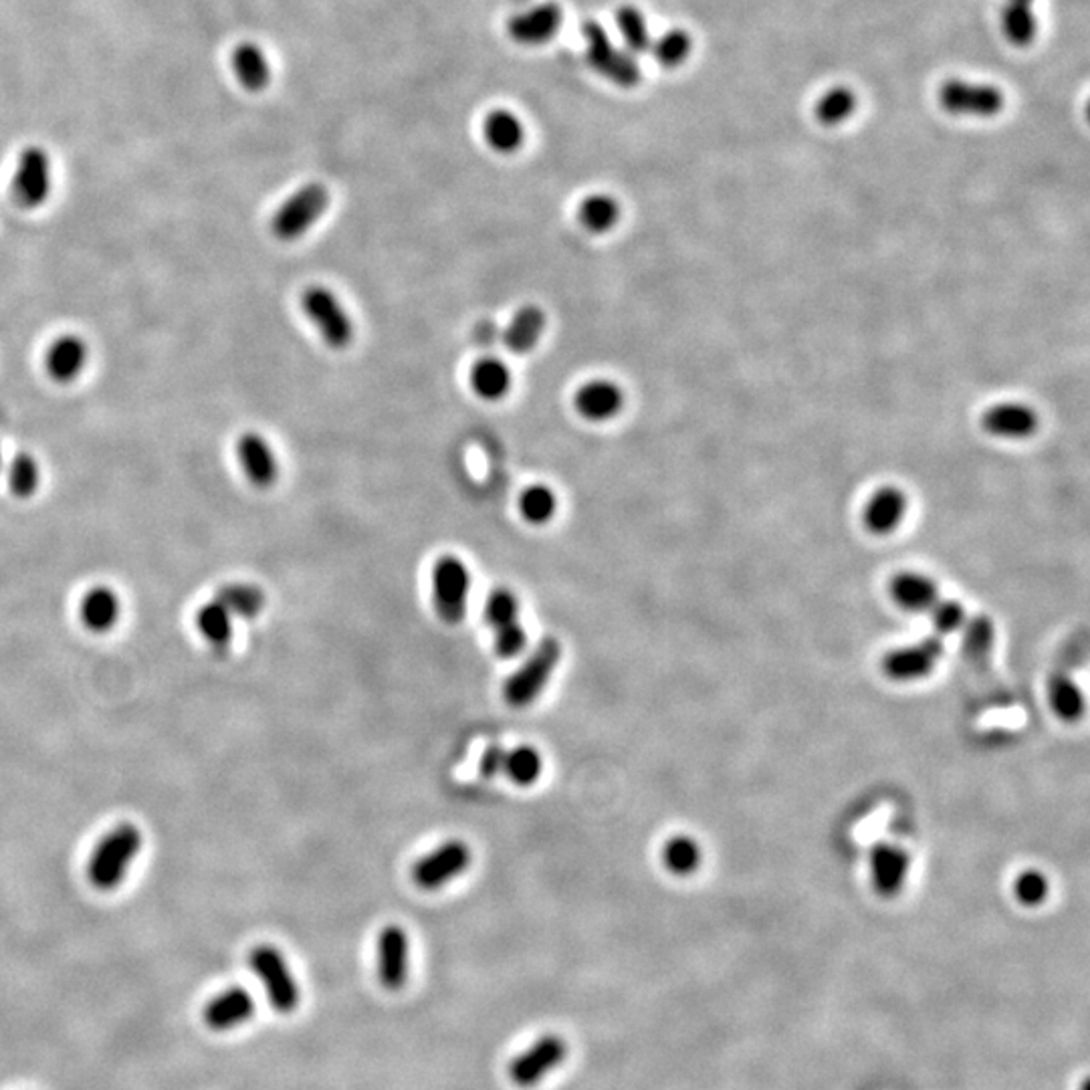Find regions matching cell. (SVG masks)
Returning <instances> with one entry per match:
<instances>
[{
	"mask_svg": "<svg viewBox=\"0 0 1090 1090\" xmlns=\"http://www.w3.org/2000/svg\"><path fill=\"white\" fill-rule=\"evenodd\" d=\"M470 387L483 401H499L511 390L510 368L501 359H481L470 370Z\"/></svg>",
	"mask_w": 1090,
	"mask_h": 1090,
	"instance_id": "83f0119b",
	"label": "cell"
},
{
	"mask_svg": "<svg viewBox=\"0 0 1090 1090\" xmlns=\"http://www.w3.org/2000/svg\"><path fill=\"white\" fill-rule=\"evenodd\" d=\"M856 110V96L848 87H832L818 99L816 120L824 125H838Z\"/></svg>",
	"mask_w": 1090,
	"mask_h": 1090,
	"instance_id": "d590c367",
	"label": "cell"
},
{
	"mask_svg": "<svg viewBox=\"0 0 1090 1090\" xmlns=\"http://www.w3.org/2000/svg\"><path fill=\"white\" fill-rule=\"evenodd\" d=\"M120 619V600L106 586H97L85 593L82 602V621L94 633H108Z\"/></svg>",
	"mask_w": 1090,
	"mask_h": 1090,
	"instance_id": "4316f807",
	"label": "cell"
},
{
	"mask_svg": "<svg viewBox=\"0 0 1090 1090\" xmlns=\"http://www.w3.org/2000/svg\"><path fill=\"white\" fill-rule=\"evenodd\" d=\"M470 576L467 566L455 555H442L432 570V600L444 624L465 621L469 604Z\"/></svg>",
	"mask_w": 1090,
	"mask_h": 1090,
	"instance_id": "5b68a950",
	"label": "cell"
},
{
	"mask_svg": "<svg viewBox=\"0 0 1090 1090\" xmlns=\"http://www.w3.org/2000/svg\"><path fill=\"white\" fill-rule=\"evenodd\" d=\"M196 626L200 635L215 647H226L233 638V616L217 600L208 602L196 612Z\"/></svg>",
	"mask_w": 1090,
	"mask_h": 1090,
	"instance_id": "d6a6232c",
	"label": "cell"
},
{
	"mask_svg": "<svg viewBox=\"0 0 1090 1090\" xmlns=\"http://www.w3.org/2000/svg\"><path fill=\"white\" fill-rule=\"evenodd\" d=\"M1007 2H1024V4H1030L1032 0H1007Z\"/></svg>",
	"mask_w": 1090,
	"mask_h": 1090,
	"instance_id": "f6af8a7d",
	"label": "cell"
},
{
	"mask_svg": "<svg viewBox=\"0 0 1090 1090\" xmlns=\"http://www.w3.org/2000/svg\"><path fill=\"white\" fill-rule=\"evenodd\" d=\"M562 661V645L558 638L546 636L531 650L522 666L507 676L503 685V699L513 709H524L538 699L548 687L553 671Z\"/></svg>",
	"mask_w": 1090,
	"mask_h": 1090,
	"instance_id": "7a4b0ae2",
	"label": "cell"
},
{
	"mask_svg": "<svg viewBox=\"0 0 1090 1090\" xmlns=\"http://www.w3.org/2000/svg\"><path fill=\"white\" fill-rule=\"evenodd\" d=\"M236 455L247 479L255 487L267 489L275 483L279 475L275 453L259 432H245L236 444Z\"/></svg>",
	"mask_w": 1090,
	"mask_h": 1090,
	"instance_id": "e0dca14e",
	"label": "cell"
},
{
	"mask_svg": "<svg viewBox=\"0 0 1090 1090\" xmlns=\"http://www.w3.org/2000/svg\"><path fill=\"white\" fill-rule=\"evenodd\" d=\"M0 463H2V455H0Z\"/></svg>",
	"mask_w": 1090,
	"mask_h": 1090,
	"instance_id": "bcb514c9",
	"label": "cell"
},
{
	"mask_svg": "<svg viewBox=\"0 0 1090 1090\" xmlns=\"http://www.w3.org/2000/svg\"><path fill=\"white\" fill-rule=\"evenodd\" d=\"M142 850V832L134 824H120L97 844L87 865V877L99 891H113L127 874Z\"/></svg>",
	"mask_w": 1090,
	"mask_h": 1090,
	"instance_id": "6da1fadb",
	"label": "cell"
},
{
	"mask_svg": "<svg viewBox=\"0 0 1090 1090\" xmlns=\"http://www.w3.org/2000/svg\"><path fill=\"white\" fill-rule=\"evenodd\" d=\"M962 633L966 636L967 650L971 654H976V657L988 654L992 650V647H994L995 628L988 616H976L971 621L967 619L966 626L962 628Z\"/></svg>",
	"mask_w": 1090,
	"mask_h": 1090,
	"instance_id": "b9f144b4",
	"label": "cell"
},
{
	"mask_svg": "<svg viewBox=\"0 0 1090 1090\" xmlns=\"http://www.w3.org/2000/svg\"><path fill=\"white\" fill-rule=\"evenodd\" d=\"M541 770H543V758L536 747L519 746L505 749L501 773L515 786L536 784L541 775Z\"/></svg>",
	"mask_w": 1090,
	"mask_h": 1090,
	"instance_id": "f1b7e54d",
	"label": "cell"
},
{
	"mask_svg": "<svg viewBox=\"0 0 1090 1090\" xmlns=\"http://www.w3.org/2000/svg\"><path fill=\"white\" fill-rule=\"evenodd\" d=\"M411 943L401 924H387L376 939V976L388 992H401L408 980Z\"/></svg>",
	"mask_w": 1090,
	"mask_h": 1090,
	"instance_id": "7c38bea8",
	"label": "cell"
},
{
	"mask_svg": "<svg viewBox=\"0 0 1090 1090\" xmlns=\"http://www.w3.org/2000/svg\"><path fill=\"white\" fill-rule=\"evenodd\" d=\"M255 1012L253 995L243 988H229L212 997L205 1007V1021L215 1032H229L250 1020Z\"/></svg>",
	"mask_w": 1090,
	"mask_h": 1090,
	"instance_id": "ac0fdd59",
	"label": "cell"
},
{
	"mask_svg": "<svg viewBox=\"0 0 1090 1090\" xmlns=\"http://www.w3.org/2000/svg\"><path fill=\"white\" fill-rule=\"evenodd\" d=\"M483 134L487 144L499 154L517 152L525 138L519 118L507 110L491 111L485 118Z\"/></svg>",
	"mask_w": 1090,
	"mask_h": 1090,
	"instance_id": "484cf974",
	"label": "cell"
},
{
	"mask_svg": "<svg viewBox=\"0 0 1090 1090\" xmlns=\"http://www.w3.org/2000/svg\"><path fill=\"white\" fill-rule=\"evenodd\" d=\"M1049 699L1052 711L1064 721H1075L1085 713L1082 690L1070 676L1058 675L1050 681Z\"/></svg>",
	"mask_w": 1090,
	"mask_h": 1090,
	"instance_id": "836d02e7",
	"label": "cell"
},
{
	"mask_svg": "<svg viewBox=\"0 0 1090 1090\" xmlns=\"http://www.w3.org/2000/svg\"><path fill=\"white\" fill-rule=\"evenodd\" d=\"M584 39H586V59L593 71H598L608 82L624 89L640 84L642 71L636 63L635 56L628 49H619L598 23L590 21L584 25Z\"/></svg>",
	"mask_w": 1090,
	"mask_h": 1090,
	"instance_id": "3957f363",
	"label": "cell"
},
{
	"mask_svg": "<svg viewBox=\"0 0 1090 1090\" xmlns=\"http://www.w3.org/2000/svg\"><path fill=\"white\" fill-rule=\"evenodd\" d=\"M503 759H505V747L499 746V744L487 747L481 756V761H479V772L489 780L498 777L503 770Z\"/></svg>",
	"mask_w": 1090,
	"mask_h": 1090,
	"instance_id": "ee69618b",
	"label": "cell"
},
{
	"mask_svg": "<svg viewBox=\"0 0 1090 1090\" xmlns=\"http://www.w3.org/2000/svg\"><path fill=\"white\" fill-rule=\"evenodd\" d=\"M555 507H558V501H555L552 489H548L543 485L527 487L519 498V511H522L525 522H529V524H548L555 513Z\"/></svg>",
	"mask_w": 1090,
	"mask_h": 1090,
	"instance_id": "f35d334b",
	"label": "cell"
},
{
	"mask_svg": "<svg viewBox=\"0 0 1090 1090\" xmlns=\"http://www.w3.org/2000/svg\"><path fill=\"white\" fill-rule=\"evenodd\" d=\"M1002 30L1012 45L1026 47L1034 41L1038 21H1036L1030 4L1007 2L1002 11Z\"/></svg>",
	"mask_w": 1090,
	"mask_h": 1090,
	"instance_id": "e575fe53",
	"label": "cell"
},
{
	"mask_svg": "<svg viewBox=\"0 0 1090 1090\" xmlns=\"http://www.w3.org/2000/svg\"><path fill=\"white\" fill-rule=\"evenodd\" d=\"M891 596L898 607L909 612H929L939 600V588L923 574L905 572L891 581Z\"/></svg>",
	"mask_w": 1090,
	"mask_h": 1090,
	"instance_id": "7402d4cb",
	"label": "cell"
},
{
	"mask_svg": "<svg viewBox=\"0 0 1090 1090\" xmlns=\"http://www.w3.org/2000/svg\"><path fill=\"white\" fill-rule=\"evenodd\" d=\"M578 219L586 231L600 235L614 229V224L621 219V207L608 194H593L581 203Z\"/></svg>",
	"mask_w": 1090,
	"mask_h": 1090,
	"instance_id": "4dcf8cb0",
	"label": "cell"
},
{
	"mask_svg": "<svg viewBox=\"0 0 1090 1090\" xmlns=\"http://www.w3.org/2000/svg\"><path fill=\"white\" fill-rule=\"evenodd\" d=\"M939 103L953 115L994 118L1004 110V94L994 85L950 79L939 89Z\"/></svg>",
	"mask_w": 1090,
	"mask_h": 1090,
	"instance_id": "8fae6325",
	"label": "cell"
},
{
	"mask_svg": "<svg viewBox=\"0 0 1090 1090\" xmlns=\"http://www.w3.org/2000/svg\"><path fill=\"white\" fill-rule=\"evenodd\" d=\"M1014 893L1026 907H1038L1049 898L1050 883L1040 870H1024L1014 883Z\"/></svg>",
	"mask_w": 1090,
	"mask_h": 1090,
	"instance_id": "60d3db41",
	"label": "cell"
},
{
	"mask_svg": "<svg viewBox=\"0 0 1090 1090\" xmlns=\"http://www.w3.org/2000/svg\"><path fill=\"white\" fill-rule=\"evenodd\" d=\"M9 485L16 498H30L39 487V465L27 453L14 456L9 470Z\"/></svg>",
	"mask_w": 1090,
	"mask_h": 1090,
	"instance_id": "ab89813d",
	"label": "cell"
},
{
	"mask_svg": "<svg viewBox=\"0 0 1090 1090\" xmlns=\"http://www.w3.org/2000/svg\"><path fill=\"white\" fill-rule=\"evenodd\" d=\"M983 427L1000 439H1026L1034 434L1038 416L1020 402H1004L990 408L983 416Z\"/></svg>",
	"mask_w": 1090,
	"mask_h": 1090,
	"instance_id": "d6986e66",
	"label": "cell"
},
{
	"mask_svg": "<svg viewBox=\"0 0 1090 1090\" xmlns=\"http://www.w3.org/2000/svg\"><path fill=\"white\" fill-rule=\"evenodd\" d=\"M663 862L666 870L676 877H689L701 867L703 850L695 838L678 834L664 842Z\"/></svg>",
	"mask_w": 1090,
	"mask_h": 1090,
	"instance_id": "f546056e",
	"label": "cell"
},
{
	"mask_svg": "<svg viewBox=\"0 0 1090 1090\" xmlns=\"http://www.w3.org/2000/svg\"><path fill=\"white\" fill-rule=\"evenodd\" d=\"M907 510V499L893 487L877 491L865 510V524L872 534L886 536L897 529Z\"/></svg>",
	"mask_w": 1090,
	"mask_h": 1090,
	"instance_id": "603a6c76",
	"label": "cell"
},
{
	"mask_svg": "<svg viewBox=\"0 0 1090 1090\" xmlns=\"http://www.w3.org/2000/svg\"><path fill=\"white\" fill-rule=\"evenodd\" d=\"M249 967L259 978L271 1006L281 1014H291L302 1002L299 985L291 973L285 955L273 945H257L249 953Z\"/></svg>",
	"mask_w": 1090,
	"mask_h": 1090,
	"instance_id": "277c9868",
	"label": "cell"
},
{
	"mask_svg": "<svg viewBox=\"0 0 1090 1090\" xmlns=\"http://www.w3.org/2000/svg\"><path fill=\"white\" fill-rule=\"evenodd\" d=\"M302 304L307 318L318 328L326 344L333 350H344L352 344L354 323L332 291L321 285H311L304 291Z\"/></svg>",
	"mask_w": 1090,
	"mask_h": 1090,
	"instance_id": "9c48e42d",
	"label": "cell"
},
{
	"mask_svg": "<svg viewBox=\"0 0 1090 1090\" xmlns=\"http://www.w3.org/2000/svg\"><path fill=\"white\" fill-rule=\"evenodd\" d=\"M929 612H931L933 624L941 635H952L966 626L967 610L964 604H959L955 600H941L939 598L935 607L931 608Z\"/></svg>",
	"mask_w": 1090,
	"mask_h": 1090,
	"instance_id": "7bdbcfd3",
	"label": "cell"
},
{
	"mask_svg": "<svg viewBox=\"0 0 1090 1090\" xmlns=\"http://www.w3.org/2000/svg\"><path fill=\"white\" fill-rule=\"evenodd\" d=\"M51 194V160L42 148H27L19 156L14 172L13 196L23 208H37L47 203Z\"/></svg>",
	"mask_w": 1090,
	"mask_h": 1090,
	"instance_id": "4fadbf2b",
	"label": "cell"
},
{
	"mask_svg": "<svg viewBox=\"0 0 1090 1090\" xmlns=\"http://www.w3.org/2000/svg\"><path fill=\"white\" fill-rule=\"evenodd\" d=\"M485 621L495 636V652L501 659H515L527 647V633L519 622L517 596L498 588L485 602Z\"/></svg>",
	"mask_w": 1090,
	"mask_h": 1090,
	"instance_id": "ba28073f",
	"label": "cell"
},
{
	"mask_svg": "<svg viewBox=\"0 0 1090 1090\" xmlns=\"http://www.w3.org/2000/svg\"><path fill=\"white\" fill-rule=\"evenodd\" d=\"M215 600L221 602L231 616L241 619H257L265 608V593L249 584H229L221 588Z\"/></svg>",
	"mask_w": 1090,
	"mask_h": 1090,
	"instance_id": "1f68e13d",
	"label": "cell"
},
{
	"mask_svg": "<svg viewBox=\"0 0 1090 1090\" xmlns=\"http://www.w3.org/2000/svg\"><path fill=\"white\" fill-rule=\"evenodd\" d=\"M911 856L897 844L881 842L870 850V879L874 891L883 897H895L909 877Z\"/></svg>",
	"mask_w": 1090,
	"mask_h": 1090,
	"instance_id": "9a60e30c",
	"label": "cell"
},
{
	"mask_svg": "<svg viewBox=\"0 0 1090 1090\" xmlns=\"http://www.w3.org/2000/svg\"><path fill=\"white\" fill-rule=\"evenodd\" d=\"M567 1058V1042L558 1034L539 1036L538 1040L515 1056L510 1064V1077L519 1089H534Z\"/></svg>",
	"mask_w": 1090,
	"mask_h": 1090,
	"instance_id": "30bf717a",
	"label": "cell"
},
{
	"mask_svg": "<svg viewBox=\"0 0 1090 1090\" xmlns=\"http://www.w3.org/2000/svg\"><path fill=\"white\" fill-rule=\"evenodd\" d=\"M690 47H693V42H690L689 33L681 30V28L666 30L663 37L650 42L652 56L666 70L678 68L690 56Z\"/></svg>",
	"mask_w": 1090,
	"mask_h": 1090,
	"instance_id": "74e56055",
	"label": "cell"
},
{
	"mask_svg": "<svg viewBox=\"0 0 1090 1090\" xmlns=\"http://www.w3.org/2000/svg\"><path fill=\"white\" fill-rule=\"evenodd\" d=\"M330 205V193L323 184H305L297 193L291 194L273 217V233L281 241H295L304 236L323 217Z\"/></svg>",
	"mask_w": 1090,
	"mask_h": 1090,
	"instance_id": "8992f818",
	"label": "cell"
},
{
	"mask_svg": "<svg viewBox=\"0 0 1090 1090\" xmlns=\"http://www.w3.org/2000/svg\"><path fill=\"white\" fill-rule=\"evenodd\" d=\"M543 330H546V314L536 305H525L515 314L507 330L503 332V344L507 345L513 354H527L538 345Z\"/></svg>",
	"mask_w": 1090,
	"mask_h": 1090,
	"instance_id": "cb8c5ba5",
	"label": "cell"
},
{
	"mask_svg": "<svg viewBox=\"0 0 1090 1090\" xmlns=\"http://www.w3.org/2000/svg\"><path fill=\"white\" fill-rule=\"evenodd\" d=\"M473 862L469 844L463 841L442 842L434 850L420 856L413 867V881L422 891H439L444 884L453 883Z\"/></svg>",
	"mask_w": 1090,
	"mask_h": 1090,
	"instance_id": "52a82bcc",
	"label": "cell"
},
{
	"mask_svg": "<svg viewBox=\"0 0 1090 1090\" xmlns=\"http://www.w3.org/2000/svg\"><path fill=\"white\" fill-rule=\"evenodd\" d=\"M574 404L584 418L602 422L621 413L624 394L621 387L610 380H592L578 390Z\"/></svg>",
	"mask_w": 1090,
	"mask_h": 1090,
	"instance_id": "ffe728a7",
	"label": "cell"
},
{
	"mask_svg": "<svg viewBox=\"0 0 1090 1090\" xmlns=\"http://www.w3.org/2000/svg\"><path fill=\"white\" fill-rule=\"evenodd\" d=\"M233 70L241 85L249 91H261L271 82L269 61L255 42H241L233 51Z\"/></svg>",
	"mask_w": 1090,
	"mask_h": 1090,
	"instance_id": "d4e9b609",
	"label": "cell"
},
{
	"mask_svg": "<svg viewBox=\"0 0 1090 1090\" xmlns=\"http://www.w3.org/2000/svg\"><path fill=\"white\" fill-rule=\"evenodd\" d=\"M616 27L621 30L626 49L633 56H640L650 49L649 27L647 19L635 7H622L616 13Z\"/></svg>",
	"mask_w": 1090,
	"mask_h": 1090,
	"instance_id": "8d00e7d4",
	"label": "cell"
},
{
	"mask_svg": "<svg viewBox=\"0 0 1090 1090\" xmlns=\"http://www.w3.org/2000/svg\"><path fill=\"white\" fill-rule=\"evenodd\" d=\"M943 657V642L938 636L924 638L911 647L895 649L884 659V673L893 681H919L929 675Z\"/></svg>",
	"mask_w": 1090,
	"mask_h": 1090,
	"instance_id": "5bb4252c",
	"label": "cell"
},
{
	"mask_svg": "<svg viewBox=\"0 0 1090 1090\" xmlns=\"http://www.w3.org/2000/svg\"><path fill=\"white\" fill-rule=\"evenodd\" d=\"M85 362L87 345L79 335H61L51 344L45 359L47 372L61 384L75 380L84 370Z\"/></svg>",
	"mask_w": 1090,
	"mask_h": 1090,
	"instance_id": "44dd1931",
	"label": "cell"
},
{
	"mask_svg": "<svg viewBox=\"0 0 1090 1090\" xmlns=\"http://www.w3.org/2000/svg\"><path fill=\"white\" fill-rule=\"evenodd\" d=\"M562 21H564L562 9L553 2H546L525 13L515 14L507 28L513 41L522 45H543L555 37V33L562 27Z\"/></svg>",
	"mask_w": 1090,
	"mask_h": 1090,
	"instance_id": "2e32d148",
	"label": "cell"
}]
</instances>
